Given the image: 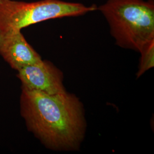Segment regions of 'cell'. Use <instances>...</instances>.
<instances>
[{"label":"cell","instance_id":"7a4b0ae2","mask_svg":"<svg viewBox=\"0 0 154 154\" xmlns=\"http://www.w3.org/2000/svg\"><path fill=\"white\" fill-rule=\"evenodd\" d=\"M97 9L119 46L139 52L154 40V0H107Z\"/></svg>","mask_w":154,"mask_h":154},{"label":"cell","instance_id":"5b68a950","mask_svg":"<svg viewBox=\"0 0 154 154\" xmlns=\"http://www.w3.org/2000/svg\"><path fill=\"white\" fill-rule=\"evenodd\" d=\"M0 55L17 72L42 60L28 43L21 30L0 34Z\"/></svg>","mask_w":154,"mask_h":154},{"label":"cell","instance_id":"3957f363","mask_svg":"<svg viewBox=\"0 0 154 154\" xmlns=\"http://www.w3.org/2000/svg\"><path fill=\"white\" fill-rule=\"evenodd\" d=\"M97 9L94 5L87 6L62 0H0V34L21 30L49 20L82 16Z\"/></svg>","mask_w":154,"mask_h":154},{"label":"cell","instance_id":"6da1fadb","mask_svg":"<svg viewBox=\"0 0 154 154\" xmlns=\"http://www.w3.org/2000/svg\"><path fill=\"white\" fill-rule=\"evenodd\" d=\"M20 112L28 130L48 149H79L86 122L82 105L74 95L48 94L21 88Z\"/></svg>","mask_w":154,"mask_h":154},{"label":"cell","instance_id":"8992f818","mask_svg":"<svg viewBox=\"0 0 154 154\" xmlns=\"http://www.w3.org/2000/svg\"><path fill=\"white\" fill-rule=\"evenodd\" d=\"M139 52L141 54V58L137 74L138 78L154 67V39L145 45Z\"/></svg>","mask_w":154,"mask_h":154},{"label":"cell","instance_id":"277c9868","mask_svg":"<svg viewBox=\"0 0 154 154\" xmlns=\"http://www.w3.org/2000/svg\"><path fill=\"white\" fill-rule=\"evenodd\" d=\"M17 76L23 88L48 94L66 92L62 72L49 61L25 66L17 71Z\"/></svg>","mask_w":154,"mask_h":154}]
</instances>
